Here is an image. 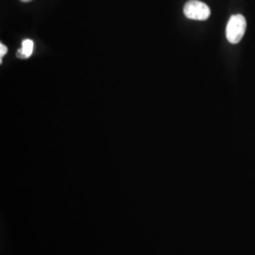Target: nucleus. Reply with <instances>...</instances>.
Wrapping results in <instances>:
<instances>
[{
  "mask_svg": "<svg viewBox=\"0 0 255 255\" xmlns=\"http://www.w3.org/2000/svg\"><path fill=\"white\" fill-rule=\"evenodd\" d=\"M247 22L242 14L232 15L226 27V37L231 44H238L245 34Z\"/></svg>",
  "mask_w": 255,
  "mask_h": 255,
  "instance_id": "f257e3e1",
  "label": "nucleus"
},
{
  "mask_svg": "<svg viewBox=\"0 0 255 255\" xmlns=\"http://www.w3.org/2000/svg\"><path fill=\"white\" fill-rule=\"evenodd\" d=\"M183 13L188 19L204 21L209 18L211 9L205 3L201 1L190 0L184 5Z\"/></svg>",
  "mask_w": 255,
  "mask_h": 255,
  "instance_id": "f03ea898",
  "label": "nucleus"
},
{
  "mask_svg": "<svg viewBox=\"0 0 255 255\" xmlns=\"http://www.w3.org/2000/svg\"><path fill=\"white\" fill-rule=\"evenodd\" d=\"M34 43L30 39H26L22 42V46L17 51V57L20 59H27L33 53Z\"/></svg>",
  "mask_w": 255,
  "mask_h": 255,
  "instance_id": "7ed1b4c3",
  "label": "nucleus"
},
{
  "mask_svg": "<svg viewBox=\"0 0 255 255\" xmlns=\"http://www.w3.org/2000/svg\"><path fill=\"white\" fill-rule=\"evenodd\" d=\"M7 51H8L7 46H5V45H3V44L1 43V44H0V59H1V63H2V58H3V56L7 53Z\"/></svg>",
  "mask_w": 255,
  "mask_h": 255,
  "instance_id": "20e7f679",
  "label": "nucleus"
},
{
  "mask_svg": "<svg viewBox=\"0 0 255 255\" xmlns=\"http://www.w3.org/2000/svg\"><path fill=\"white\" fill-rule=\"evenodd\" d=\"M22 2H29V1H31V0H21Z\"/></svg>",
  "mask_w": 255,
  "mask_h": 255,
  "instance_id": "39448f33",
  "label": "nucleus"
}]
</instances>
